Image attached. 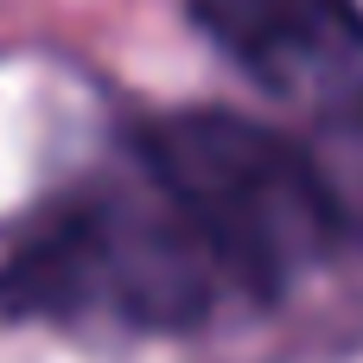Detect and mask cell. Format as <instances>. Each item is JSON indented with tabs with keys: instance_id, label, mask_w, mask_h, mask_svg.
I'll list each match as a JSON object with an SVG mask.
<instances>
[{
	"instance_id": "cell-1",
	"label": "cell",
	"mask_w": 363,
	"mask_h": 363,
	"mask_svg": "<svg viewBox=\"0 0 363 363\" xmlns=\"http://www.w3.org/2000/svg\"><path fill=\"white\" fill-rule=\"evenodd\" d=\"M140 166L191 223L217 274L255 300L287 294L338 242V217L313 153L262 121L185 108L147 128Z\"/></svg>"
},
{
	"instance_id": "cell-2",
	"label": "cell",
	"mask_w": 363,
	"mask_h": 363,
	"mask_svg": "<svg viewBox=\"0 0 363 363\" xmlns=\"http://www.w3.org/2000/svg\"><path fill=\"white\" fill-rule=\"evenodd\" d=\"M191 19L262 96L325 121L363 108L357 0H191Z\"/></svg>"
},
{
	"instance_id": "cell-5",
	"label": "cell",
	"mask_w": 363,
	"mask_h": 363,
	"mask_svg": "<svg viewBox=\"0 0 363 363\" xmlns=\"http://www.w3.org/2000/svg\"><path fill=\"white\" fill-rule=\"evenodd\" d=\"M313 166H319V179H325L338 236H357L363 242V108L325 121V147L313 153Z\"/></svg>"
},
{
	"instance_id": "cell-4",
	"label": "cell",
	"mask_w": 363,
	"mask_h": 363,
	"mask_svg": "<svg viewBox=\"0 0 363 363\" xmlns=\"http://www.w3.org/2000/svg\"><path fill=\"white\" fill-rule=\"evenodd\" d=\"M0 306L13 319H83L102 306V255H96V211L64 204L45 217L0 268Z\"/></svg>"
},
{
	"instance_id": "cell-3",
	"label": "cell",
	"mask_w": 363,
	"mask_h": 363,
	"mask_svg": "<svg viewBox=\"0 0 363 363\" xmlns=\"http://www.w3.org/2000/svg\"><path fill=\"white\" fill-rule=\"evenodd\" d=\"M89 211H96L102 300L121 306V319L172 332V325H198L211 313L223 274L153 179H147V191L89 198Z\"/></svg>"
}]
</instances>
